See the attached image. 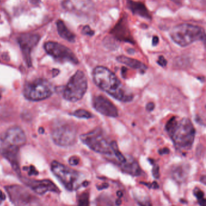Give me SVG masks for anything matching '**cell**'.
<instances>
[{"label": "cell", "instance_id": "14", "mask_svg": "<svg viewBox=\"0 0 206 206\" xmlns=\"http://www.w3.org/2000/svg\"><path fill=\"white\" fill-rule=\"evenodd\" d=\"M63 6L67 10L83 15L89 14L94 9L91 0H65Z\"/></svg>", "mask_w": 206, "mask_h": 206}, {"label": "cell", "instance_id": "37", "mask_svg": "<svg viewBox=\"0 0 206 206\" xmlns=\"http://www.w3.org/2000/svg\"><path fill=\"white\" fill-rule=\"evenodd\" d=\"M108 186H109V184H108V183H104L102 185H100L99 186H97V189H98L99 190H102V189H104L108 188Z\"/></svg>", "mask_w": 206, "mask_h": 206}, {"label": "cell", "instance_id": "3", "mask_svg": "<svg viewBox=\"0 0 206 206\" xmlns=\"http://www.w3.org/2000/svg\"><path fill=\"white\" fill-rule=\"evenodd\" d=\"M80 139L82 143L93 151L108 155L111 158L120 151L117 142L111 140L101 128L82 134Z\"/></svg>", "mask_w": 206, "mask_h": 206}, {"label": "cell", "instance_id": "29", "mask_svg": "<svg viewBox=\"0 0 206 206\" xmlns=\"http://www.w3.org/2000/svg\"><path fill=\"white\" fill-rule=\"evenodd\" d=\"M153 175L155 179H158L160 177V168L158 165H154L153 169Z\"/></svg>", "mask_w": 206, "mask_h": 206}, {"label": "cell", "instance_id": "2", "mask_svg": "<svg viewBox=\"0 0 206 206\" xmlns=\"http://www.w3.org/2000/svg\"><path fill=\"white\" fill-rule=\"evenodd\" d=\"M165 128L178 151L186 152L192 148L196 130L189 118L172 117L167 122Z\"/></svg>", "mask_w": 206, "mask_h": 206}, {"label": "cell", "instance_id": "34", "mask_svg": "<svg viewBox=\"0 0 206 206\" xmlns=\"http://www.w3.org/2000/svg\"><path fill=\"white\" fill-rule=\"evenodd\" d=\"M155 107V104L154 103H149L148 104H147L146 105V108L148 111L149 112H151L154 110Z\"/></svg>", "mask_w": 206, "mask_h": 206}, {"label": "cell", "instance_id": "35", "mask_svg": "<svg viewBox=\"0 0 206 206\" xmlns=\"http://www.w3.org/2000/svg\"><path fill=\"white\" fill-rule=\"evenodd\" d=\"M169 153V150L167 148H163L160 150H159V153L161 155H164V154H167Z\"/></svg>", "mask_w": 206, "mask_h": 206}, {"label": "cell", "instance_id": "28", "mask_svg": "<svg viewBox=\"0 0 206 206\" xmlns=\"http://www.w3.org/2000/svg\"><path fill=\"white\" fill-rule=\"evenodd\" d=\"M82 33H83V34H84L85 35H88V36H93L94 34V31L92 30L91 29V28L88 26H85L83 28Z\"/></svg>", "mask_w": 206, "mask_h": 206}, {"label": "cell", "instance_id": "23", "mask_svg": "<svg viewBox=\"0 0 206 206\" xmlns=\"http://www.w3.org/2000/svg\"><path fill=\"white\" fill-rule=\"evenodd\" d=\"M111 198L106 194H101L96 200V206H115Z\"/></svg>", "mask_w": 206, "mask_h": 206}, {"label": "cell", "instance_id": "39", "mask_svg": "<svg viewBox=\"0 0 206 206\" xmlns=\"http://www.w3.org/2000/svg\"><path fill=\"white\" fill-rule=\"evenodd\" d=\"M122 202L121 198H118L116 200V201H115V204H116V206H120L121 204H122Z\"/></svg>", "mask_w": 206, "mask_h": 206}, {"label": "cell", "instance_id": "19", "mask_svg": "<svg viewBox=\"0 0 206 206\" xmlns=\"http://www.w3.org/2000/svg\"><path fill=\"white\" fill-rule=\"evenodd\" d=\"M127 6L134 14L147 20L151 19V15L143 3L132 0H127Z\"/></svg>", "mask_w": 206, "mask_h": 206}, {"label": "cell", "instance_id": "15", "mask_svg": "<svg viewBox=\"0 0 206 206\" xmlns=\"http://www.w3.org/2000/svg\"><path fill=\"white\" fill-rule=\"evenodd\" d=\"M32 190L38 194L43 195L47 192H54L58 193L59 190L57 186L49 180H28L26 182Z\"/></svg>", "mask_w": 206, "mask_h": 206}, {"label": "cell", "instance_id": "24", "mask_svg": "<svg viewBox=\"0 0 206 206\" xmlns=\"http://www.w3.org/2000/svg\"><path fill=\"white\" fill-rule=\"evenodd\" d=\"M73 116H76L78 118H83V119H90L93 118V115L91 114L88 111L84 109H78L75 111L72 114Z\"/></svg>", "mask_w": 206, "mask_h": 206}, {"label": "cell", "instance_id": "38", "mask_svg": "<svg viewBox=\"0 0 206 206\" xmlns=\"http://www.w3.org/2000/svg\"><path fill=\"white\" fill-rule=\"evenodd\" d=\"M5 199H6L5 194L1 190H0V204L5 200Z\"/></svg>", "mask_w": 206, "mask_h": 206}, {"label": "cell", "instance_id": "42", "mask_svg": "<svg viewBox=\"0 0 206 206\" xmlns=\"http://www.w3.org/2000/svg\"><path fill=\"white\" fill-rule=\"evenodd\" d=\"M200 181H201V183H203L204 184H206V176H201V179H200Z\"/></svg>", "mask_w": 206, "mask_h": 206}, {"label": "cell", "instance_id": "17", "mask_svg": "<svg viewBox=\"0 0 206 206\" xmlns=\"http://www.w3.org/2000/svg\"><path fill=\"white\" fill-rule=\"evenodd\" d=\"M19 148L13 146H6L2 151L4 157L9 161L13 169L18 173H20V167L18 162Z\"/></svg>", "mask_w": 206, "mask_h": 206}, {"label": "cell", "instance_id": "33", "mask_svg": "<svg viewBox=\"0 0 206 206\" xmlns=\"http://www.w3.org/2000/svg\"><path fill=\"white\" fill-rule=\"evenodd\" d=\"M142 184H144L145 185L147 186H149V188H153V189H158V184H157V183L156 181H154L153 183L152 184H148V183H145V182H142Z\"/></svg>", "mask_w": 206, "mask_h": 206}, {"label": "cell", "instance_id": "20", "mask_svg": "<svg viewBox=\"0 0 206 206\" xmlns=\"http://www.w3.org/2000/svg\"><path fill=\"white\" fill-rule=\"evenodd\" d=\"M189 172V167L186 165H180L174 166L171 169L172 178L178 183L186 181Z\"/></svg>", "mask_w": 206, "mask_h": 206}, {"label": "cell", "instance_id": "6", "mask_svg": "<svg viewBox=\"0 0 206 206\" xmlns=\"http://www.w3.org/2000/svg\"><path fill=\"white\" fill-rule=\"evenodd\" d=\"M53 92L51 83L46 79L38 78L26 84L24 95L27 99L39 101L49 98Z\"/></svg>", "mask_w": 206, "mask_h": 206}, {"label": "cell", "instance_id": "22", "mask_svg": "<svg viewBox=\"0 0 206 206\" xmlns=\"http://www.w3.org/2000/svg\"><path fill=\"white\" fill-rule=\"evenodd\" d=\"M57 30L61 37L70 42H75V35L67 27L64 23L61 20H58L56 23Z\"/></svg>", "mask_w": 206, "mask_h": 206}, {"label": "cell", "instance_id": "46", "mask_svg": "<svg viewBox=\"0 0 206 206\" xmlns=\"http://www.w3.org/2000/svg\"><path fill=\"white\" fill-rule=\"evenodd\" d=\"M0 97H1V96H0Z\"/></svg>", "mask_w": 206, "mask_h": 206}, {"label": "cell", "instance_id": "9", "mask_svg": "<svg viewBox=\"0 0 206 206\" xmlns=\"http://www.w3.org/2000/svg\"><path fill=\"white\" fill-rule=\"evenodd\" d=\"M44 49L48 54L59 62L79 63L76 56L70 49L55 42H47L44 44Z\"/></svg>", "mask_w": 206, "mask_h": 206}, {"label": "cell", "instance_id": "7", "mask_svg": "<svg viewBox=\"0 0 206 206\" xmlns=\"http://www.w3.org/2000/svg\"><path fill=\"white\" fill-rule=\"evenodd\" d=\"M53 174L69 190H75L78 188L79 174L75 170L57 162L53 161L51 165Z\"/></svg>", "mask_w": 206, "mask_h": 206}, {"label": "cell", "instance_id": "10", "mask_svg": "<svg viewBox=\"0 0 206 206\" xmlns=\"http://www.w3.org/2000/svg\"><path fill=\"white\" fill-rule=\"evenodd\" d=\"M39 39L40 37L39 35L31 33L23 34L18 38V42L28 66H31V60L30 57L31 52L38 44Z\"/></svg>", "mask_w": 206, "mask_h": 206}, {"label": "cell", "instance_id": "18", "mask_svg": "<svg viewBox=\"0 0 206 206\" xmlns=\"http://www.w3.org/2000/svg\"><path fill=\"white\" fill-rule=\"evenodd\" d=\"M127 26L126 20L122 19L114 28L112 34L119 40L133 42Z\"/></svg>", "mask_w": 206, "mask_h": 206}, {"label": "cell", "instance_id": "25", "mask_svg": "<svg viewBox=\"0 0 206 206\" xmlns=\"http://www.w3.org/2000/svg\"><path fill=\"white\" fill-rule=\"evenodd\" d=\"M193 194L198 199V201L201 206H206V199L204 198V193L198 187H195L193 190Z\"/></svg>", "mask_w": 206, "mask_h": 206}, {"label": "cell", "instance_id": "27", "mask_svg": "<svg viewBox=\"0 0 206 206\" xmlns=\"http://www.w3.org/2000/svg\"><path fill=\"white\" fill-rule=\"evenodd\" d=\"M135 201L139 206H153L151 202L148 199H140L135 198Z\"/></svg>", "mask_w": 206, "mask_h": 206}, {"label": "cell", "instance_id": "36", "mask_svg": "<svg viewBox=\"0 0 206 206\" xmlns=\"http://www.w3.org/2000/svg\"><path fill=\"white\" fill-rule=\"evenodd\" d=\"M159 42V38L158 36H155L153 38V46H156Z\"/></svg>", "mask_w": 206, "mask_h": 206}, {"label": "cell", "instance_id": "5", "mask_svg": "<svg viewBox=\"0 0 206 206\" xmlns=\"http://www.w3.org/2000/svg\"><path fill=\"white\" fill-rule=\"evenodd\" d=\"M87 88L88 81L85 74L82 71H77L65 86L63 97L68 101L76 102L83 97Z\"/></svg>", "mask_w": 206, "mask_h": 206}, {"label": "cell", "instance_id": "41", "mask_svg": "<svg viewBox=\"0 0 206 206\" xmlns=\"http://www.w3.org/2000/svg\"><path fill=\"white\" fill-rule=\"evenodd\" d=\"M117 197L118 198H121L122 197H123V192H122V191H117Z\"/></svg>", "mask_w": 206, "mask_h": 206}, {"label": "cell", "instance_id": "4", "mask_svg": "<svg viewBox=\"0 0 206 206\" xmlns=\"http://www.w3.org/2000/svg\"><path fill=\"white\" fill-rule=\"evenodd\" d=\"M172 40L180 47H186L205 38L204 30L199 26L181 24L174 27L170 32Z\"/></svg>", "mask_w": 206, "mask_h": 206}, {"label": "cell", "instance_id": "43", "mask_svg": "<svg viewBox=\"0 0 206 206\" xmlns=\"http://www.w3.org/2000/svg\"><path fill=\"white\" fill-rule=\"evenodd\" d=\"M89 182L88 181H83V183H82V185L83 186H85V187H86L88 184H89Z\"/></svg>", "mask_w": 206, "mask_h": 206}, {"label": "cell", "instance_id": "40", "mask_svg": "<svg viewBox=\"0 0 206 206\" xmlns=\"http://www.w3.org/2000/svg\"><path fill=\"white\" fill-rule=\"evenodd\" d=\"M29 1L33 5H38L39 4V0H29Z\"/></svg>", "mask_w": 206, "mask_h": 206}, {"label": "cell", "instance_id": "11", "mask_svg": "<svg viewBox=\"0 0 206 206\" xmlns=\"http://www.w3.org/2000/svg\"><path fill=\"white\" fill-rule=\"evenodd\" d=\"M10 201L15 206H25L30 203L31 195L26 188L19 185L5 187Z\"/></svg>", "mask_w": 206, "mask_h": 206}, {"label": "cell", "instance_id": "16", "mask_svg": "<svg viewBox=\"0 0 206 206\" xmlns=\"http://www.w3.org/2000/svg\"><path fill=\"white\" fill-rule=\"evenodd\" d=\"M126 160L119 165L121 170L132 176H139L142 174V171L138 163L131 156L126 157Z\"/></svg>", "mask_w": 206, "mask_h": 206}, {"label": "cell", "instance_id": "13", "mask_svg": "<svg viewBox=\"0 0 206 206\" xmlns=\"http://www.w3.org/2000/svg\"><path fill=\"white\" fill-rule=\"evenodd\" d=\"M26 142V136L24 131L18 127H13L6 131L3 143L6 146H13L20 147Z\"/></svg>", "mask_w": 206, "mask_h": 206}, {"label": "cell", "instance_id": "8", "mask_svg": "<svg viewBox=\"0 0 206 206\" xmlns=\"http://www.w3.org/2000/svg\"><path fill=\"white\" fill-rule=\"evenodd\" d=\"M76 129L70 123H61L52 130V137L54 142L61 147L73 145L76 142Z\"/></svg>", "mask_w": 206, "mask_h": 206}, {"label": "cell", "instance_id": "30", "mask_svg": "<svg viewBox=\"0 0 206 206\" xmlns=\"http://www.w3.org/2000/svg\"><path fill=\"white\" fill-rule=\"evenodd\" d=\"M69 163L72 166L77 165L79 163V158L77 156H72L69 158Z\"/></svg>", "mask_w": 206, "mask_h": 206}, {"label": "cell", "instance_id": "44", "mask_svg": "<svg viewBox=\"0 0 206 206\" xmlns=\"http://www.w3.org/2000/svg\"><path fill=\"white\" fill-rule=\"evenodd\" d=\"M172 1H173L174 2H175L177 4H180L182 1V0H172Z\"/></svg>", "mask_w": 206, "mask_h": 206}, {"label": "cell", "instance_id": "21", "mask_svg": "<svg viewBox=\"0 0 206 206\" xmlns=\"http://www.w3.org/2000/svg\"><path fill=\"white\" fill-rule=\"evenodd\" d=\"M117 60L120 63L125 65L132 69L139 70L142 73H144L148 69V67L142 62L125 55H120L117 57Z\"/></svg>", "mask_w": 206, "mask_h": 206}, {"label": "cell", "instance_id": "26", "mask_svg": "<svg viewBox=\"0 0 206 206\" xmlns=\"http://www.w3.org/2000/svg\"><path fill=\"white\" fill-rule=\"evenodd\" d=\"M77 206H89V194L83 192L78 197Z\"/></svg>", "mask_w": 206, "mask_h": 206}, {"label": "cell", "instance_id": "31", "mask_svg": "<svg viewBox=\"0 0 206 206\" xmlns=\"http://www.w3.org/2000/svg\"><path fill=\"white\" fill-rule=\"evenodd\" d=\"M157 63H158V65L162 67H165L167 63V62L166 60V59L162 55L160 56L158 58V60L157 61Z\"/></svg>", "mask_w": 206, "mask_h": 206}, {"label": "cell", "instance_id": "45", "mask_svg": "<svg viewBox=\"0 0 206 206\" xmlns=\"http://www.w3.org/2000/svg\"><path fill=\"white\" fill-rule=\"evenodd\" d=\"M39 133H43L44 131V129H42V128H40L39 129Z\"/></svg>", "mask_w": 206, "mask_h": 206}, {"label": "cell", "instance_id": "12", "mask_svg": "<svg viewBox=\"0 0 206 206\" xmlns=\"http://www.w3.org/2000/svg\"><path fill=\"white\" fill-rule=\"evenodd\" d=\"M93 105L97 112L104 116L116 118L119 115L118 110L116 105L102 95H98L93 98Z\"/></svg>", "mask_w": 206, "mask_h": 206}, {"label": "cell", "instance_id": "32", "mask_svg": "<svg viewBox=\"0 0 206 206\" xmlns=\"http://www.w3.org/2000/svg\"><path fill=\"white\" fill-rule=\"evenodd\" d=\"M28 174L30 176H32V175H37L38 174V172L36 170L35 168L33 167V166H30L28 168Z\"/></svg>", "mask_w": 206, "mask_h": 206}, {"label": "cell", "instance_id": "1", "mask_svg": "<svg viewBox=\"0 0 206 206\" xmlns=\"http://www.w3.org/2000/svg\"><path fill=\"white\" fill-rule=\"evenodd\" d=\"M94 83L112 97L123 103L130 102L134 96L125 89L117 77L109 69L104 66H97L93 72Z\"/></svg>", "mask_w": 206, "mask_h": 206}]
</instances>
